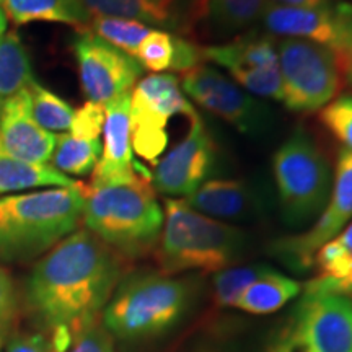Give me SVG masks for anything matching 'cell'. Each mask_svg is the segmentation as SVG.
<instances>
[{"label": "cell", "instance_id": "cell-4", "mask_svg": "<svg viewBox=\"0 0 352 352\" xmlns=\"http://www.w3.org/2000/svg\"><path fill=\"white\" fill-rule=\"evenodd\" d=\"M157 246L158 264L166 276L186 271L219 272L241 258L246 235L240 228L197 212L184 199L166 197Z\"/></svg>", "mask_w": 352, "mask_h": 352}, {"label": "cell", "instance_id": "cell-36", "mask_svg": "<svg viewBox=\"0 0 352 352\" xmlns=\"http://www.w3.org/2000/svg\"><path fill=\"white\" fill-rule=\"evenodd\" d=\"M6 352H57L52 341L41 333H13L6 342Z\"/></svg>", "mask_w": 352, "mask_h": 352}, {"label": "cell", "instance_id": "cell-40", "mask_svg": "<svg viewBox=\"0 0 352 352\" xmlns=\"http://www.w3.org/2000/svg\"><path fill=\"white\" fill-rule=\"evenodd\" d=\"M7 26H8V20H7L6 13H3L2 8H0V36H3V34H6Z\"/></svg>", "mask_w": 352, "mask_h": 352}, {"label": "cell", "instance_id": "cell-14", "mask_svg": "<svg viewBox=\"0 0 352 352\" xmlns=\"http://www.w3.org/2000/svg\"><path fill=\"white\" fill-rule=\"evenodd\" d=\"M217 145L199 114L189 120V131L158 160L152 188L171 199H184L206 183L215 168Z\"/></svg>", "mask_w": 352, "mask_h": 352}, {"label": "cell", "instance_id": "cell-25", "mask_svg": "<svg viewBox=\"0 0 352 352\" xmlns=\"http://www.w3.org/2000/svg\"><path fill=\"white\" fill-rule=\"evenodd\" d=\"M33 80V67L23 43L13 33L0 36V98H10Z\"/></svg>", "mask_w": 352, "mask_h": 352}, {"label": "cell", "instance_id": "cell-33", "mask_svg": "<svg viewBox=\"0 0 352 352\" xmlns=\"http://www.w3.org/2000/svg\"><path fill=\"white\" fill-rule=\"evenodd\" d=\"M16 315H19V298H16L15 284L8 271L0 266V349L13 334Z\"/></svg>", "mask_w": 352, "mask_h": 352}, {"label": "cell", "instance_id": "cell-35", "mask_svg": "<svg viewBox=\"0 0 352 352\" xmlns=\"http://www.w3.org/2000/svg\"><path fill=\"white\" fill-rule=\"evenodd\" d=\"M65 352H116L113 344V336L104 328L103 321L96 320L83 328L70 342Z\"/></svg>", "mask_w": 352, "mask_h": 352}, {"label": "cell", "instance_id": "cell-17", "mask_svg": "<svg viewBox=\"0 0 352 352\" xmlns=\"http://www.w3.org/2000/svg\"><path fill=\"white\" fill-rule=\"evenodd\" d=\"M90 15L139 21L153 30L191 34L197 21V0H82Z\"/></svg>", "mask_w": 352, "mask_h": 352}, {"label": "cell", "instance_id": "cell-5", "mask_svg": "<svg viewBox=\"0 0 352 352\" xmlns=\"http://www.w3.org/2000/svg\"><path fill=\"white\" fill-rule=\"evenodd\" d=\"M192 292L184 279L164 272L129 276L118 284L101 321L111 336L144 341L170 331L186 314Z\"/></svg>", "mask_w": 352, "mask_h": 352}, {"label": "cell", "instance_id": "cell-7", "mask_svg": "<svg viewBox=\"0 0 352 352\" xmlns=\"http://www.w3.org/2000/svg\"><path fill=\"white\" fill-rule=\"evenodd\" d=\"M284 107L314 113L334 100L341 87L336 57L329 47L307 39L284 38L277 44Z\"/></svg>", "mask_w": 352, "mask_h": 352}, {"label": "cell", "instance_id": "cell-26", "mask_svg": "<svg viewBox=\"0 0 352 352\" xmlns=\"http://www.w3.org/2000/svg\"><path fill=\"white\" fill-rule=\"evenodd\" d=\"M100 155V139L85 140L74 138L72 134H60L57 135L51 162L52 168L60 171L65 176H83L95 170Z\"/></svg>", "mask_w": 352, "mask_h": 352}, {"label": "cell", "instance_id": "cell-38", "mask_svg": "<svg viewBox=\"0 0 352 352\" xmlns=\"http://www.w3.org/2000/svg\"><path fill=\"white\" fill-rule=\"evenodd\" d=\"M266 352H308L300 342L296 341V338L290 334L287 328H284L277 336L270 342Z\"/></svg>", "mask_w": 352, "mask_h": 352}, {"label": "cell", "instance_id": "cell-6", "mask_svg": "<svg viewBox=\"0 0 352 352\" xmlns=\"http://www.w3.org/2000/svg\"><path fill=\"white\" fill-rule=\"evenodd\" d=\"M272 171L285 222L298 227L318 217L331 195L327 155L303 129H296L272 157Z\"/></svg>", "mask_w": 352, "mask_h": 352}, {"label": "cell", "instance_id": "cell-13", "mask_svg": "<svg viewBox=\"0 0 352 352\" xmlns=\"http://www.w3.org/2000/svg\"><path fill=\"white\" fill-rule=\"evenodd\" d=\"M74 54L78 65L82 90L88 101L107 104L129 94L142 76V67L134 57L90 32H77Z\"/></svg>", "mask_w": 352, "mask_h": 352}, {"label": "cell", "instance_id": "cell-16", "mask_svg": "<svg viewBox=\"0 0 352 352\" xmlns=\"http://www.w3.org/2000/svg\"><path fill=\"white\" fill-rule=\"evenodd\" d=\"M56 140L57 135L34 120L30 88H23L3 101L0 113V142L8 153L30 164L47 165Z\"/></svg>", "mask_w": 352, "mask_h": 352}, {"label": "cell", "instance_id": "cell-2", "mask_svg": "<svg viewBox=\"0 0 352 352\" xmlns=\"http://www.w3.org/2000/svg\"><path fill=\"white\" fill-rule=\"evenodd\" d=\"M83 208L80 183L0 197V261L21 264L44 256L77 232Z\"/></svg>", "mask_w": 352, "mask_h": 352}, {"label": "cell", "instance_id": "cell-11", "mask_svg": "<svg viewBox=\"0 0 352 352\" xmlns=\"http://www.w3.org/2000/svg\"><path fill=\"white\" fill-rule=\"evenodd\" d=\"M285 328L308 352H352V296L303 289Z\"/></svg>", "mask_w": 352, "mask_h": 352}, {"label": "cell", "instance_id": "cell-39", "mask_svg": "<svg viewBox=\"0 0 352 352\" xmlns=\"http://www.w3.org/2000/svg\"><path fill=\"white\" fill-rule=\"evenodd\" d=\"M266 2L277 3V6L302 7V8H321L331 6V0H266Z\"/></svg>", "mask_w": 352, "mask_h": 352}, {"label": "cell", "instance_id": "cell-32", "mask_svg": "<svg viewBox=\"0 0 352 352\" xmlns=\"http://www.w3.org/2000/svg\"><path fill=\"white\" fill-rule=\"evenodd\" d=\"M320 121L342 148L352 152V95H341L320 109Z\"/></svg>", "mask_w": 352, "mask_h": 352}, {"label": "cell", "instance_id": "cell-18", "mask_svg": "<svg viewBox=\"0 0 352 352\" xmlns=\"http://www.w3.org/2000/svg\"><path fill=\"white\" fill-rule=\"evenodd\" d=\"M259 20L267 32L277 36L307 39L329 50L336 39L333 3L321 8H302L266 2Z\"/></svg>", "mask_w": 352, "mask_h": 352}, {"label": "cell", "instance_id": "cell-37", "mask_svg": "<svg viewBox=\"0 0 352 352\" xmlns=\"http://www.w3.org/2000/svg\"><path fill=\"white\" fill-rule=\"evenodd\" d=\"M303 289L324 290V292H338L352 296V267L340 279H327V277H314L310 283L303 285Z\"/></svg>", "mask_w": 352, "mask_h": 352}, {"label": "cell", "instance_id": "cell-27", "mask_svg": "<svg viewBox=\"0 0 352 352\" xmlns=\"http://www.w3.org/2000/svg\"><path fill=\"white\" fill-rule=\"evenodd\" d=\"M82 30L90 32L95 36L103 39L104 43L111 44L116 50L134 57L139 46L153 28L139 23V21L111 19V16H95V19H90L88 25ZM82 30H78V32H82Z\"/></svg>", "mask_w": 352, "mask_h": 352}, {"label": "cell", "instance_id": "cell-34", "mask_svg": "<svg viewBox=\"0 0 352 352\" xmlns=\"http://www.w3.org/2000/svg\"><path fill=\"white\" fill-rule=\"evenodd\" d=\"M104 118H107L104 104L87 101L82 108L74 111L72 124H70V134H72L74 138L85 140L100 139V134L103 132Z\"/></svg>", "mask_w": 352, "mask_h": 352}, {"label": "cell", "instance_id": "cell-19", "mask_svg": "<svg viewBox=\"0 0 352 352\" xmlns=\"http://www.w3.org/2000/svg\"><path fill=\"white\" fill-rule=\"evenodd\" d=\"M184 201L197 212L215 220L248 217L259 206L252 186L243 179H209Z\"/></svg>", "mask_w": 352, "mask_h": 352}, {"label": "cell", "instance_id": "cell-3", "mask_svg": "<svg viewBox=\"0 0 352 352\" xmlns=\"http://www.w3.org/2000/svg\"><path fill=\"white\" fill-rule=\"evenodd\" d=\"M87 230L127 258L151 253L160 240L164 209L158 204L151 179L129 184L83 186Z\"/></svg>", "mask_w": 352, "mask_h": 352}, {"label": "cell", "instance_id": "cell-8", "mask_svg": "<svg viewBox=\"0 0 352 352\" xmlns=\"http://www.w3.org/2000/svg\"><path fill=\"white\" fill-rule=\"evenodd\" d=\"M196 109L189 103L173 74H152L131 91V142L132 151L157 165L168 145V122L175 116L191 120Z\"/></svg>", "mask_w": 352, "mask_h": 352}, {"label": "cell", "instance_id": "cell-29", "mask_svg": "<svg viewBox=\"0 0 352 352\" xmlns=\"http://www.w3.org/2000/svg\"><path fill=\"white\" fill-rule=\"evenodd\" d=\"M270 270L271 266H266V264H252V266L227 267V270L215 272L212 280L215 305L222 308L233 307L241 292Z\"/></svg>", "mask_w": 352, "mask_h": 352}, {"label": "cell", "instance_id": "cell-24", "mask_svg": "<svg viewBox=\"0 0 352 352\" xmlns=\"http://www.w3.org/2000/svg\"><path fill=\"white\" fill-rule=\"evenodd\" d=\"M76 182L50 165H34L13 157L0 142V196L36 188H70Z\"/></svg>", "mask_w": 352, "mask_h": 352}, {"label": "cell", "instance_id": "cell-21", "mask_svg": "<svg viewBox=\"0 0 352 352\" xmlns=\"http://www.w3.org/2000/svg\"><path fill=\"white\" fill-rule=\"evenodd\" d=\"M0 8L15 25L47 21L70 25L78 32L90 21L82 0H0Z\"/></svg>", "mask_w": 352, "mask_h": 352}, {"label": "cell", "instance_id": "cell-10", "mask_svg": "<svg viewBox=\"0 0 352 352\" xmlns=\"http://www.w3.org/2000/svg\"><path fill=\"white\" fill-rule=\"evenodd\" d=\"M352 220V152L338 153L329 199L315 223L307 232L274 241L271 252L276 258L297 271L314 267L315 254Z\"/></svg>", "mask_w": 352, "mask_h": 352}, {"label": "cell", "instance_id": "cell-42", "mask_svg": "<svg viewBox=\"0 0 352 352\" xmlns=\"http://www.w3.org/2000/svg\"><path fill=\"white\" fill-rule=\"evenodd\" d=\"M2 108H3V98H0V113H2Z\"/></svg>", "mask_w": 352, "mask_h": 352}, {"label": "cell", "instance_id": "cell-23", "mask_svg": "<svg viewBox=\"0 0 352 352\" xmlns=\"http://www.w3.org/2000/svg\"><path fill=\"white\" fill-rule=\"evenodd\" d=\"M302 289L298 280L271 267L241 292L233 308L250 315H270L300 296Z\"/></svg>", "mask_w": 352, "mask_h": 352}, {"label": "cell", "instance_id": "cell-9", "mask_svg": "<svg viewBox=\"0 0 352 352\" xmlns=\"http://www.w3.org/2000/svg\"><path fill=\"white\" fill-rule=\"evenodd\" d=\"M182 90L220 120L246 135H261L271 127V109L232 78L210 65L199 64L182 74Z\"/></svg>", "mask_w": 352, "mask_h": 352}, {"label": "cell", "instance_id": "cell-28", "mask_svg": "<svg viewBox=\"0 0 352 352\" xmlns=\"http://www.w3.org/2000/svg\"><path fill=\"white\" fill-rule=\"evenodd\" d=\"M30 88L33 104V116L38 124L50 132H65L70 129L74 109L67 101L33 82Z\"/></svg>", "mask_w": 352, "mask_h": 352}, {"label": "cell", "instance_id": "cell-31", "mask_svg": "<svg viewBox=\"0 0 352 352\" xmlns=\"http://www.w3.org/2000/svg\"><path fill=\"white\" fill-rule=\"evenodd\" d=\"M336 39L331 51L346 85L352 90V3L340 2L334 6Z\"/></svg>", "mask_w": 352, "mask_h": 352}, {"label": "cell", "instance_id": "cell-22", "mask_svg": "<svg viewBox=\"0 0 352 352\" xmlns=\"http://www.w3.org/2000/svg\"><path fill=\"white\" fill-rule=\"evenodd\" d=\"M266 0H204L196 23H202L209 36H235L261 19Z\"/></svg>", "mask_w": 352, "mask_h": 352}, {"label": "cell", "instance_id": "cell-30", "mask_svg": "<svg viewBox=\"0 0 352 352\" xmlns=\"http://www.w3.org/2000/svg\"><path fill=\"white\" fill-rule=\"evenodd\" d=\"M314 266L318 267V277L340 279L352 267V220L342 230L321 246L315 254Z\"/></svg>", "mask_w": 352, "mask_h": 352}, {"label": "cell", "instance_id": "cell-20", "mask_svg": "<svg viewBox=\"0 0 352 352\" xmlns=\"http://www.w3.org/2000/svg\"><path fill=\"white\" fill-rule=\"evenodd\" d=\"M134 59L152 74H184L202 64L197 44L164 30H152L139 46Z\"/></svg>", "mask_w": 352, "mask_h": 352}, {"label": "cell", "instance_id": "cell-41", "mask_svg": "<svg viewBox=\"0 0 352 352\" xmlns=\"http://www.w3.org/2000/svg\"><path fill=\"white\" fill-rule=\"evenodd\" d=\"M202 2H204V0H197V13H199V8L202 6Z\"/></svg>", "mask_w": 352, "mask_h": 352}, {"label": "cell", "instance_id": "cell-1", "mask_svg": "<svg viewBox=\"0 0 352 352\" xmlns=\"http://www.w3.org/2000/svg\"><path fill=\"white\" fill-rule=\"evenodd\" d=\"M121 276L120 254L87 228L74 232L34 264L25 298L57 352L67 351L83 328L101 318Z\"/></svg>", "mask_w": 352, "mask_h": 352}, {"label": "cell", "instance_id": "cell-15", "mask_svg": "<svg viewBox=\"0 0 352 352\" xmlns=\"http://www.w3.org/2000/svg\"><path fill=\"white\" fill-rule=\"evenodd\" d=\"M107 118L103 126L101 155L91 171V188L129 184L139 179H151L142 166L134 162L131 142V91L104 107Z\"/></svg>", "mask_w": 352, "mask_h": 352}, {"label": "cell", "instance_id": "cell-12", "mask_svg": "<svg viewBox=\"0 0 352 352\" xmlns=\"http://www.w3.org/2000/svg\"><path fill=\"white\" fill-rule=\"evenodd\" d=\"M202 63L209 60L230 74L233 80L258 98L283 100L277 44L263 34H243L223 44L201 47Z\"/></svg>", "mask_w": 352, "mask_h": 352}]
</instances>
